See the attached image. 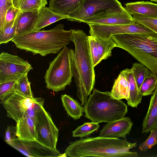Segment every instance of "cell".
<instances>
[{"label":"cell","instance_id":"obj_1","mask_svg":"<svg viewBox=\"0 0 157 157\" xmlns=\"http://www.w3.org/2000/svg\"><path fill=\"white\" fill-rule=\"evenodd\" d=\"M75 46L70 49L73 77L77 88V95L84 105L95 83L94 67L89 46V36L80 29H74L71 37Z\"/></svg>","mask_w":157,"mask_h":157},{"label":"cell","instance_id":"obj_2","mask_svg":"<svg viewBox=\"0 0 157 157\" xmlns=\"http://www.w3.org/2000/svg\"><path fill=\"white\" fill-rule=\"evenodd\" d=\"M124 139L99 136L81 138L71 142L65 150L67 157H138V153L129 151L137 146Z\"/></svg>","mask_w":157,"mask_h":157},{"label":"cell","instance_id":"obj_3","mask_svg":"<svg viewBox=\"0 0 157 157\" xmlns=\"http://www.w3.org/2000/svg\"><path fill=\"white\" fill-rule=\"evenodd\" d=\"M74 29L66 30L62 24L48 30L32 31L15 37L11 41L17 48L42 56L59 52L69 44Z\"/></svg>","mask_w":157,"mask_h":157},{"label":"cell","instance_id":"obj_4","mask_svg":"<svg viewBox=\"0 0 157 157\" xmlns=\"http://www.w3.org/2000/svg\"><path fill=\"white\" fill-rule=\"evenodd\" d=\"M112 38L116 47L128 52L153 73L157 75V34L155 33L123 34Z\"/></svg>","mask_w":157,"mask_h":157},{"label":"cell","instance_id":"obj_5","mask_svg":"<svg viewBox=\"0 0 157 157\" xmlns=\"http://www.w3.org/2000/svg\"><path fill=\"white\" fill-rule=\"evenodd\" d=\"M85 116L91 121L109 122L124 117L128 106L121 100L114 98L110 92L94 89L84 105Z\"/></svg>","mask_w":157,"mask_h":157},{"label":"cell","instance_id":"obj_6","mask_svg":"<svg viewBox=\"0 0 157 157\" xmlns=\"http://www.w3.org/2000/svg\"><path fill=\"white\" fill-rule=\"evenodd\" d=\"M70 49L66 46L50 63L44 76L46 87L56 92L64 90L70 85L73 77Z\"/></svg>","mask_w":157,"mask_h":157},{"label":"cell","instance_id":"obj_7","mask_svg":"<svg viewBox=\"0 0 157 157\" xmlns=\"http://www.w3.org/2000/svg\"><path fill=\"white\" fill-rule=\"evenodd\" d=\"M128 12L118 0H82L79 7L70 13L66 19L86 23L103 15Z\"/></svg>","mask_w":157,"mask_h":157},{"label":"cell","instance_id":"obj_8","mask_svg":"<svg viewBox=\"0 0 157 157\" xmlns=\"http://www.w3.org/2000/svg\"><path fill=\"white\" fill-rule=\"evenodd\" d=\"M32 69L28 62L17 56L4 52L0 54V83L17 81Z\"/></svg>","mask_w":157,"mask_h":157},{"label":"cell","instance_id":"obj_9","mask_svg":"<svg viewBox=\"0 0 157 157\" xmlns=\"http://www.w3.org/2000/svg\"><path fill=\"white\" fill-rule=\"evenodd\" d=\"M35 124L36 140L49 147L56 149L59 130L44 107L36 112Z\"/></svg>","mask_w":157,"mask_h":157},{"label":"cell","instance_id":"obj_10","mask_svg":"<svg viewBox=\"0 0 157 157\" xmlns=\"http://www.w3.org/2000/svg\"><path fill=\"white\" fill-rule=\"evenodd\" d=\"M91 36L109 38L115 35L123 34H143L154 33L144 26L137 22L130 24L105 25L88 24Z\"/></svg>","mask_w":157,"mask_h":157},{"label":"cell","instance_id":"obj_11","mask_svg":"<svg viewBox=\"0 0 157 157\" xmlns=\"http://www.w3.org/2000/svg\"><path fill=\"white\" fill-rule=\"evenodd\" d=\"M7 144L28 157H54L60 154L57 149L49 147L37 140H24L16 137Z\"/></svg>","mask_w":157,"mask_h":157},{"label":"cell","instance_id":"obj_12","mask_svg":"<svg viewBox=\"0 0 157 157\" xmlns=\"http://www.w3.org/2000/svg\"><path fill=\"white\" fill-rule=\"evenodd\" d=\"M34 101V98L25 97L14 90L0 102L6 110L7 116L16 122L25 115Z\"/></svg>","mask_w":157,"mask_h":157},{"label":"cell","instance_id":"obj_13","mask_svg":"<svg viewBox=\"0 0 157 157\" xmlns=\"http://www.w3.org/2000/svg\"><path fill=\"white\" fill-rule=\"evenodd\" d=\"M133 125L130 118L124 117L105 124L100 131L99 136L111 138H125Z\"/></svg>","mask_w":157,"mask_h":157},{"label":"cell","instance_id":"obj_14","mask_svg":"<svg viewBox=\"0 0 157 157\" xmlns=\"http://www.w3.org/2000/svg\"><path fill=\"white\" fill-rule=\"evenodd\" d=\"M16 123L17 137L24 140H36L35 122L26 113Z\"/></svg>","mask_w":157,"mask_h":157},{"label":"cell","instance_id":"obj_15","mask_svg":"<svg viewBox=\"0 0 157 157\" xmlns=\"http://www.w3.org/2000/svg\"><path fill=\"white\" fill-rule=\"evenodd\" d=\"M136 22L132 16L128 12L101 16L86 23L105 25H123L132 24Z\"/></svg>","mask_w":157,"mask_h":157},{"label":"cell","instance_id":"obj_16","mask_svg":"<svg viewBox=\"0 0 157 157\" xmlns=\"http://www.w3.org/2000/svg\"><path fill=\"white\" fill-rule=\"evenodd\" d=\"M125 9L132 16L134 14L148 17L157 18V4L148 1L128 3Z\"/></svg>","mask_w":157,"mask_h":157},{"label":"cell","instance_id":"obj_17","mask_svg":"<svg viewBox=\"0 0 157 157\" xmlns=\"http://www.w3.org/2000/svg\"><path fill=\"white\" fill-rule=\"evenodd\" d=\"M157 127V85L151 96L147 113L143 121L142 133H147Z\"/></svg>","mask_w":157,"mask_h":157},{"label":"cell","instance_id":"obj_18","mask_svg":"<svg viewBox=\"0 0 157 157\" xmlns=\"http://www.w3.org/2000/svg\"><path fill=\"white\" fill-rule=\"evenodd\" d=\"M38 14L39 11L21 12L17 24L15 37L33 31Z\"/></svg>","mask_w":157,"mask_h":157},{"label":"cell","instance_id":"obj_19","mask_svg":"<svg viewBox=\"0 0 157 157\" xmlns=\"http://www.w3.org/2000/svg\"><path fill=\"white\" fill-rule=\"evenodd\" d=\"M66 18V17L54 11L49 7L42 8L39 11L38 17L33 31L40 30L52 23Z\"/></svg>","mask_w":157,"mask_h":157},{"label":"cell","instance_id":"obj_20","mask_svg":"<svg viewBox=\"0 0 157 157\" xmlns=\"http://www.w3.org/2000/svg\"><path fill=\"white\" fill-rule=\"evenodd\" d=\"M82 0H50L49 8L67 17L80 6Z\"/></svg>","mask_w":157,"mask_h":157},{"label":"cell","instance_id":"obj_21","mask_svg":"<svg viewBox=\"0 0 157 157\" xmlns=\"http://www.w3.org/2000/svg\"><path fill=\"white\" fill-rule=\"evenodd\" d=\"M125 75L129 84V95L127 100L128 105L136 108L141 102L143 96L138 89L131 69L126 68L121 71Z\"/></svg>","mask_w":157,"mask_h":157},{"label":"cell","instance_id":"obj_22","mask_svg":"<svg viewBox=\"0 0 157 157\" xmlns=\"http://www.w3.org/2000/svg\"><path fill=\"white\" fill-rule=\"evenodd\" d=\"M112 96L115 98L127 100L129 95V86L125 75L121 71L115 80L111 91Z\"/></svg>","mask_w":157,"mask_h":157},{"label":"cell","instance_id":"obj_23","mask_svg":"<svg viewBox=\"0 0 157 157\" xmlns=\"http://www.w3.org/2000/svg\"><path fill=\"white\" fill-rule=\"evenodd\" d=\"M61 98L63 106L68 116L77 120L83 116L84 107L76 100L66 94L62 95Z\"/></svg>","mask_w":157,"mask_h":157},{"label":"cell","instance_id":"obj_24","mask_svg":"<svg viewBox=\"0 0 157 157\" xmlns=\"http://www.w3.org/2000/svg\"><path fill=\"white\" fill-rule=\"evenodd\" d=\"M94 36L101 61L108 59L111 56L112 49L116 47L115 42L111 36L109 38H102L97 36Z\"/></svg>","mask_w":157,"mask_h":157},{"label":"cell","instance_id":"obj_25","mask_svg":"<svg viewBox=\"0 0 157 157\" xmlns=\"http://www.w3.org/2000/svg\"><path fill=\"white\" fill-rule=\"evenodd\" d=\"M13 5L21 12L39 11L48 4L47 0H13Z\"/></svg>","mask_w":157,"mask_h":157},{"label":"cell","instance_id":"obj_26","mask_svg":"<svg viewBox=\"0 0 157 157\" xmlns=\"http://www.w3.org/2000/svg\"><path fill=\"white\" fill-rule=\"evenodd\" d=\"M131 69L140 91L141 85L145 79L153 73L147 67L140 63H133Z\"/></svg>","mask_w":157,"mask_h":157},{"label":"cell","instance_id":"obj_27","mask_svg":"<svg viewBox=\"0 0 157 157\" xmlns=\"http://www.w3.org/2000/svg\"><path fill=\"white\" fill-rule=\"evenodd\" d=\"M12 21L6 23L3 31L0 32V44H7L15 37L17 21L21 13Z\"/></svg>","mask_w":157,"mask_h":157},{"label":"cell","instance_id":"obj_28","mask_svg":"<svg viewBox=\"0 0 157 157\" xmlns=\"http://www.w3.org/2000/svg\"><path fill=\"white\" fill-rule=\"evenodd\" d=\"M99 127L98 123L92 121L84 122L72 132V136L73 137H79L82 138L89 136L98 130Z\"/></svg>","mask_w":157,"mask_h":157},{"label":"cell","instance_id":"obj_29","mask_svg":"<svg viewBox=\"0 0 157 157\" xmlns=\"http://www.w3.org/2000/svg\"><path fill=\"white\" fill-rule=\"evenodd\" d=\"M14 90L25 97L33 98L30 86V82L28 79V73L17 81Z\"/></svg>","mask_w":157,"mask_h":157},{"label":"cell","instance_id":"obj_30","mask_svg":"<svg viewBox=\"0 0 157 157\" xmlns=\"http://www.w3.org/2000/svg\"><path fill=\"white\" fill-rule=\"evenodd\" d=\"M157 85V75L153 73L147 77L143 83L140 90L143 96L153 94Z\"/></svg>","mask_w":157,"mask_h":157},{"label":"cell","instance_id":"obj_31","mask_svg":"<svg viewBox=\"0 0 157 157\" xmlns=\"http://www.w3.org/2000/svg\"><path fill=\"white\" fill-rule=\"evenodd\" d=\"M132 16L136 22L144 26L157 34V18L148 17L137 14H134Z\"/></svg>","mask_w":157,"mask_h":157},{"label":"cell","instance_id":"obj_32","mask_svg":"<svg viewBox=\"0 0 157 157\" xmlns=\"http://www.w3.org/2000/svg\"><path fill=\"white\" fill-rule=\"evenodd\" d=\"M150 134L147 139L139 145V148L142 151H146L157 144V127L150 131Z\"/></svg>","mask_w":157,"mask_h":157},{"label":"cell","instance_id":"obj_33","mask_svg":"<svg viewBox=\"0 0 157 157\" xmlns=\"http://www.w3.org/2000/svg\"><path fill=\"white\" fill-rule=\"evenodd\" d=\"M16 81H6L0 83V100H4L14 90Z\"/></svg>","mask_w":157,"mask_h":157},{"label":"cell","instance_id":"obj_34","mask_svg":"<svg viewBox=\"0 0 157 157\" xmlns=\"http://www.w3.org/2000/svg\"><path fill=\"white\" fill-rule=\"evenodd\" d=\"M13 5L12 0H0V32L3 31L4 27L6 11Z\"/></svg>","mask_w":157,"mask_h":157},{"label":"cell","instance_id":"obj_35","mask_svg":"<svg viewBox=\"0 0 157 157\" xmlns=\"http://www.w3.org/2000/svg\"><path fill=\"white\" fill-rule=\"evenodd\" d=\"M89 46L91 57L94 66L99 63L101 60L99 55L97 45L94 37L89 36Z\"/></svg>","mask_w":157,"mask_h":157},{"label":"cell","instance_id":"obj_36","mask_svg":"<svg viewBox=\"0 0 157 157\" xmlns=\"http://www.w3.org/2000/svg\"><path fill=\"white\" fill-rule=\"evenodd\" d=\"M20 12L18 9L14 7L13 5L9 7L6 12V23L9 22L14 20Z\"/></svg>","mask_w":157,"mask_h":157},{"label":"cell","instance_id":"obj_37","mask_svg":"<svg viewBox=\"0 0 157 157\" xmlns=\"http://www.w3.org/2000/svg\"><path fill=\"white\" fill-rule=\"evenodd\" d=\"M17 137L16 134V127L8 126L5 132V140L7 143Z\"/></svg>","mask_w":157,"mask_h":157},{"label":"cell","instance_id":"obj_38","mask_svg":"<svg viewBox=\"0 0 157 157\" xmlns=\"http://www.w3.org/2000/svg\"><path fill=\"white\" fill-rule=\"evenodd\" d=\"M151 2H157V0H150Z\"/></svg>","mask_w":157,"mask_h":157},{"label":"cell","instance_id":"obj_39","mask_svg":"<svg viewBox=\"0 0 157 157\" xmlns=\"http://www.w3.org/2000/svg\"></svg>","mask_w":157,"mask_h":157},{"label":"cell","instance_id":"obj_40","mask_svg":"<svg viewBox=\"0 0 157 157\" xmlns=\"http://www.w3.org/2000/svg\"></svg>","mask_w":157,"mask_h":157}]
</instances>
